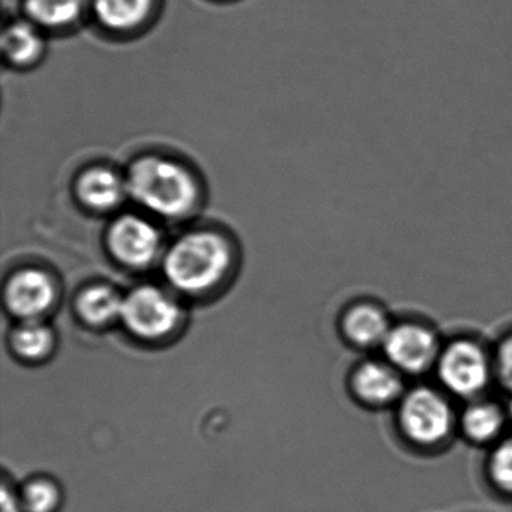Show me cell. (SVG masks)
Here are the masks:
<instances>
[{
    "mask_svg": "<svg viewBox=\"0 0 512 512\" xmlns=\"http://www.w3.org/2000/svg\"><path fill=\"white\" fill-rule=\"evenodd\" d=\"M23 503L11 493L10 490L4 488L2 490V512H22Z\"/></svg>",
    "mask_w": 512,
    "mask_h": 512,
    "instance_id": "cell-21",
    "label": "cell"
},
{
    "mask_svg": "<svg viewBox=\"0 0 512 512\" xmlns=\"http://www.w3.org/2000/svg\"><path fill=\"white\" fill-rule=\"evenodd\" d=\"M404 379L385 358L365 359L350 374V391L368 409H389L397 406L407 391Z\"/></svg>",
    "mask_w": 512,
    "mask_h": 512,
    "instance_id": "cell-7",
    "label": "cell"
},
{
    "mask_svg": "<svg viewBox=\"0 0 512 512\" xmlns=\"http://www.w3.org/2000/svg\"><path fill=\"white\" fill-rule=\"evenodd\" d=\"M394 410L401 439L419 451L443 448L457 433L458 412L443 389L410 386Z\"/></svg>",
    "mask_w": 512,
    "mask_h": 512,
    "instance_id": "cell-2",
    "label": "cell"
},
{
    "mask_svg": "<svg viewBox=\"0 0 512 512\" xmlns=\"http://www.w3.org/2000/svg\"><path fill=\"white\" fill-rule=\"evenodd\" d=\"M113 254L125 265L143 268L160 253L161 235L154 224L136 215H125L113 223L109 233Z\"/></svg>",
    "mask_w": 512,
    "mask_h": 512,
    "instance_id": "cell-8",
    "label": "cell"
},
{
    "mask_svg": "<svg viewBox=\"0 0 512 512\" xmlns=\"http://www.w3.org/2000/svg\"><path fill=\"white\" fill-rule=\"evenodd\" d=\"M394 323L385 308L376 302H358L344 313L341 331L356 349H382Z\"/></svg>",
    "mask_w": 512,
    "mask_h": 512,
    "instance_id": "cell-11",
    "label": "cell"
},
{
    "mask_svg": "<svg viewBox=\"0 0 512 512\" xmlns=\"http://www.w3.org/2000/svg\"><path fill=\"white\" fill-rule=\"evenodd\" d=\"M125 181L128 196L160 217H185L199 200V184L193 173L178 161L161 155L134 160Z\"/></svg>",
    "mask_w": 512,
    "mask_h": 512,
    "instance_id": "cell-1",
    "label": "cell"
},
{
    "mask_svg": "<svg viewBox=\"0 0 512 512\" xmlns=\"http://www.w3.org/2000/svg\"><path fill=\"white\" fill-rule=\"evenodd\" d=\"M76 193L89 209L112 211L128 196L127 181L110 167L92 166L77 178Z\"/></svg>",
    "mask_w": 512,
    "mask_h": 512,
    "instance_id": "cell-12",
    "label": "cell"
},
{
    "mask_svg": "<svg viewBox=\"0 0 512 512\" xmlns=\"http://www.w3.org/2000/svg\"><path fill=\"white\" fill-rule=\"evenodd\" d=\"M53 341L52 329L38 320H26L13 334L14 349L22 358L31 361L49 355Z\"/></svg>",
    "mask_w": 512,
    "mask_h": 512,
    "instance_id": "cell-18",
    "label": "cell"
},
{
    "mask_svg": "<svg viewBox=\"0 0 512 512\" xmlns=\"http://www.w3.org/2000/svg\"><path fill=\"white\" fill-rule=\"evenodd\" d=\"M434 374L449 397L463 401L484 397L496 380L493 353L473 338H454L443 344Z\"/></svg>",
    "mask_w": 512,
    "mask_h": 512,
    "instance_id": "cell-4",
    "label": "cell"
},
{
    "mask_svg": "<svg viewBox=\"0 0 512 512\" xmlns=\"http://www.w3.org/2000/svg\"><path fill=\"white\" fill-rule=\"evenodd\" d=\"M26 512H53L59 503V490L53 482L38 479L31 482L23 493Z\"/></svg>",
    "mask_w": 512,
    "mask_h": 512,
    "instance_id": "cell-19",
    "label": "cell"
},
{
    "mask_svg": "<svg viewBox=\"0 0 512 512\" xmlns=\"http://www.w3.org/2000/svg\"><path fill=\"white\" fill-rule=\"evenodd\" d=\"M442 347L439 334L430 325L403 320L392 325L380 350L404 377H416L434 371Z\"/></svg>",
    "mask_w": 512,
    "mask_h": 512,
    "instance_id": "cell-5",
    "label": "cell"
},
{
    "mask_svg": "<svg viewBox=\"0 0 512 512\" xmlns=\"http://www.w3.org/2000/svg\"><path fill=\"white\" fill-rule=\"evenodd\" d=\"M80 314L91 325H109L121 319L124 299L112 287H91L80 295Z\"/></svg>",
    "mask_w": 512,
    "mask_h": 512,
    "instance_id": "cell-16",
    "label": "cell"
},
{
    "mask_svg": "<svg viewBox=\"0 0 512 512\" xmlns=\"http://www.w3.org/2000/svg\"><path fill=\"white\" fill-rule=\"evenodd\" d=\"M232 253L217 233L196 232L179 239L164 262L170 283L185 293L212 289L229 271Z\"/></svg>",
    "mask_w": 512,
    "mask_h": 512,
    "instance_id": "cell-3",
    "label": "cell"
},
{
    "mask_svg": "<svg viewBox=\"0 0 512 512\" xmlns=\"http://www.w3.org/2000/svg\"><path fill=\"white\" fill-rule=\"evenodd\" d=\"M121 319L131 334L145 340H157L175 331L181 310L163 290L143 286L124 299Z\"/></svg>",
    "mask_w": 512,
    "mask_h": 512,
    "instance_id": "cell-6",
    "label": "cell"
},
{
    "mask_svg": "<svg viewBox=\"0 0 512 512\" xmlns=\"http://www.w3.org/2000/svg\"><path fill=\"white\" fill-rule=\"evenodd\" d=\"M154 4L155 0H91L98 22L112 32L140 28L151 16Z\"/></svg>",
    "mask_w": 512,
    "mask_h": 512,
    "instance_id": "cell-13",
    "label": "cell"
},
{
    "mask_svg": "<svg viewBox=\"0 0 512 512\" xmlns=\"http://www.w3.org/2000/svg\"><path fill=\"white\" fill-rule=\"evenodd\" d=\"M508 424L505 404L479 397L466 401L458 412L457 433L470 445L491 448L508 433Z\"/></svg>",
    "mask_w": 512,
    "mask_h": 512,
    "instance_id": "cell-9",
    "label": "cell"
},
{
    "mask_svg": "<svg viewBox=\"0 0 512 512\" xmlns=\"http://www.w3.org/2000/svg\"><path fill=\"white\" fill-rule=\"evenodd\" d=\"M505 407H506V412H508L509 422H511V424H512V392H511V394H509V398H508V401H506Z\"/></svg>",
    "mask_w": 512,
    "mask_h": 512,
    "instance_id": "cell-22",
    "label": "cell"
},
{
    "mask_svg": "<svg viewBox=\"0 0 512 512\" xmlns=\"http://www.w3.org/2000/svg\"><path fill=\"white\" fill-rule=\"evenodd\" d=\"M5 58L17 67L34 64L44 52L40 28L31 20H17L5 29L2 37Z\"/></svg>",
    "mask_w": 512,
    "mask_h": 512,
    "instance_id": "cell-14",
    "label": "cell"
},
{
    "mask_svg": "<svg viewBox=\"0 0 512 512\" xmlns=\"http://www.w3.org/2000/svg\"><path fill=\"white\" fill-rule=\"evenodd\" d=\"M485 475L496 493L512 497V431L491 446Z\"/></svg>",
    "mask_w": 512,
    "mask_h": 512,
    "instance_id": "cell-17",
    "label": "cell"
},
{
    "mask_svg": "<svg viewBox=\"0 0 512 512\" xmlns=\"http://www.w3.org/2000/svg\"><path fill=\"white\" fill-rule=\"evenodd\" d=\"M91 0H25L28 20L38 28L59 29L73 25Z\"/></svg>",
    "mask_w": 512,
    "mask_h": 512,
    "instance_id": "cell-15",
    "label": "cell"
},
{
    "mask_svg": "<svg viewBox=\"0 0 512 512\" xmlns=\"http://www.w3.org/2000/svg\"><path fill=\"white\" fill-rule=\"evenodd\" d=\"M56 290L49 275L26 269L11 278L5 292L8 308L14 316L38 320L55 302Z\"/></svg>",
    "mask_w": 512,
    "mask_h": 512,
    "instance_id": "cell-10",
    "label": "cell"
},
{
    "mask_svg": "<svg viewBox=\"0 0 512 512\" xmlns=\"http://www.w3.org/2000/svg\"><path fill=\"white\" fill-rule=\"evenodd\" d=\"M494 377L503 389L512 392V332L503 335L493 350Z\"/></svg>",
    "mask_w": 512,
    "mask_h": 512,
    "instance_id": "cell-20",
    "label": "cell"
}]
</instances>
